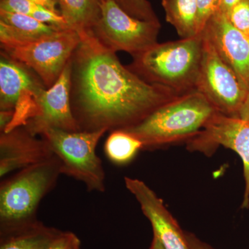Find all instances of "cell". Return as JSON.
Segmentation results:
<instances>
[{
  "label": "cell",
  "mask_w": 249,
  "mask_h": 249,
  "mask_svg": "<svg viewBox=\"0 0 249 249\" xmlns=\"http://www.w3.org/2000/svg\"><path fill=\"white\" fill-rule=\"evenodd\" d=\"M78 34L81 40L71 56V106L80 131L129 128L178 96L124 66L91 31Z\"/></svg>",
  "instance_id": "1"
},
{
  "label": "cell",
  "mask_w": 249,
  "mask_h": 249,
  "mask_svg": "<svg viewBox=\"0 0 249 249\" xmlns=\"http://www.w3.org/2000/svg\"><path fill=\"white\" fill-rule=\"evenodd\" d=\"M202 49V34L191 38L158 42L132 57L133 61L127 67L147 83L179 96L196 89Z\"/></svg>",
  "instance_id": "2"
},
{
  "label": "cell",
  "mask_w": 249,
  "mask_h": 249,
  "mask_svg": "<svg viewBox=\"0 0 249 249\" xmlns=\"http://www.w3.org/2000/svg\"><path fill=\"white\" fill-rule=\"evenodd\" d=\"M217 111L204 95L193 90L173 98L139 124L123 130L139 139L143 150L158 148L188 142Z\"/></svg>",
  "instance_id": "3"
},
{
  "label": "cell",
  "mask_w": 249,
  "mask_h": 249,
  "mask_svg": "<svg viewBox=\"0 0 249 249\" xmlns=\"http://www.w3.org/2000/svg\"><path fill=\"white\" fill-rule=\"evenodd\" d=\"M62 175L60 160L53 155L4 178L0 184V233L37 220L41 201Z\"/></svg>",
  "instance_id": "4"
},
{
  "label": "cell",
  "mask_w": 249,
  "mask_h": 249,
  "mask_svg": "<svg viewBox=\"0 0 249 249\" xmlns=\"http://www.w3.org/2000/svg\"><path fill=\"white\" fill-rule=\"evenodd\" d=\"M106 129L69 132L48 129L40 137L48 142L53 155L61 163L62 175L83 183L89 192L104 193L106 173L96 147Z\"/></svg>",
  "instance_id": "5"
},
{
  "label": "cell",
  "mask_w": 249,
  "mask_h": 249,
  "mask_svg": "<svg viewBox=\"0 0 249 249\" xmlns=\"http://www.w3.org/2000/svg\"><path fill=\"white\" fill-rule=\"evenodd\" d=\"M160 22L141 20L130 16L115 0L101 3V16L93 35L106 48L124 52L132 57L158 43Z\"/></svg>",
  "instance_id": "6"
},
{
  "label": "cell",
  "mask_w": 249,
  "mask_h": 249,
  "mask_svg": "<svg viewBox=\"0 0 249 249\" xmlns=\"http://www.w3.org/2000/svg\"><path fill=\"white\" fill-rule=\"evenodd\" d=\"M202 34V32H201ZM202 56L196 89L218 112L237 116L249 89L203 35Z\"/></svg>",
  "instance_id": "7"
},
{
  "label": "cell",
  "mask_w": 249,
  "mask_h": 249,
  "mask_svg": "<svg viewBox=\"0 0 249 249\" xmlns=\"http://www.w3.org/2000/svg\"><path fill=\"white\" fill-rule=\"evenodd\" d=\"M80 40L78 31L68 29L4 52L13 60L35 72L45 88H50L58 80Z\"/></svg>",
  "instance_id": "8"
},
{
  "label": "cell",
  "mask_w": 249,
  "mask_h": 249,
  "mask_svg": "<svg viewBox=\"0 0 249 249\" xmlns=\"http://www.w3.org/2000/svg\"><path fill=\"white\" fill-rule=\"evenodd\" d=\"M188 149L191 151L212 155L219 146L233 150L243 163L245 193L242 209L249 208V120L237 116L214 113L196 137L190 139Z\"/></svg>",
  "instance_id": "9"
},
{
  "label": "cell",
  "mask_w": 249,
  "mask_h": 249,
  "mask_svg": "<svg viewBox=\"0 0 249 249\" xmlns=\"http://www.w3.org/2000/svg\"><path fill=\"white\" fill-rule=\"evenodd\" d=\"M71 58L58 80L50 88L41 90L34 97L35 111L24 127L34 136L48 129L78 132L79 127L71 106Z\"/></svg>",
  "instance_id": "10"
},
{
  "label": "cell",
  "mask_w": 249,
  "mask_h": 249,
  "mask_svg": "<svg viewBox=\"0 0 249 249\" xmlns=\"http://www.w3.org/2000/svg\"><path fill=\"white\" fill-rule=\"evenodd\" d=\"M124 181L126 188L138 201L142 213L150 221L153 235L165 249H190L186 231L155 192L139 178L125 177Z\"/></svg>",
  "instance_id": "11"
},
{
  "label": "cell",
  "mask_w": 249,
  "mask_h": 249,
  "mask_svg": "<svg viewBox=\"0 0 249 249\" xmlns=\"http://www.w3.org/2000/svg\"><path fill=\"white\" fill-rule=\"evenodd\" d=\"M18 126L0 134V177L52 158L53 153L42 137Z\"/></svg>",
  "instance_id": "12"
},
{
  "label": "cell",
  "mask_w": 249,
  "mask_h": 249,
  "mask_svg": "<svg viewBox=\"0 0 249 249\" xmlns=\"http://www.w3.org/2000/svg\"><path fill=\"white\" fill-rule=\"evenodd\" d=\"M202 34L249 89V36L234 27L225 14L217 11Z\"/></svg>",
  "instance_id": "13"
},
{
  "label": "cell",
  "mask_w": 249,
  "mask_h": 249,
  "mask_svg": "<svg viewBox=\"0 0 249 249\" xmlns=\"http://www.w3.org/2000/svg\"><path fill=\"white\" fill-rule=\"evenodd\" d=\"M25 66L1 53L0 61V109L14 110L22 97L34 98L45 89L43 83L31 74Z\"/></svg>",
  "instance_id": "14"
},
{
  "label": "cell",
  "mask_w": 249,
  "mask_h": 249,
  "mask_svg": "<svg viewBox=\"0 0 249 249\" xmlns=\"http://www.w3.org/2000/svg\"><path fill=\"white\" fill-rule=\"evenodd\" d=\"M55 28L32 16L0 10V42L4 52L22 47L55 34Z\"/></svg>",
  "instance_id": "15"
},
{
  "label": "cell",
  "mask_w": 249,
  "mask_h": 249,
  "mask_svg": "<svg viewBox=\"0 0 249 249\" xmlns=\"http://www.w3.org/2000/svg\"><path fill=\"white\" fill-rule=\"evenodd\" d=\"M62 231L41 221L0 233V249H45Z\"/></svg>",
  "instance_id": "16"
},
{
  "label": "cell",
  "mask_w": 249,
  "mask_h": 249,
  "mask_svg": "<svg viewBox=\"0 0 249 249\" xmlns=\"http://www.w3.org/2000/svg\"><path fill=\"white\" fill-rule=\"evenodd\" d=\"M165 19L181 39L191 38L198 34L196 0H161Z\"/></svg>",
  "instance_id": "17"
},
{
  "label": "cell",
  "mask_w": 249,
  "mask_h": 249,
  "mask_svg": "<svg viewBox=\"0 0 249 249\" xmlns=\"http://www.w3.org/2000/svg\"><path fill=\"white\" fill-rule=\"evenodd\" d=\"M101 0H59L62 17L78 33L92 31L101 16Z\"/></svg>",
  "instance_id": "18"
},
{
  "label": "cell",
  "mask_w": 249,
  "mask_h": 249,
  "mask_svg": "<svg viewBox=\"0 0 249 249\" xmlns=\"http://www.w3.org/2000/svg\"><path fill=\"white\" fill-rule=\"evenodd\" d=\"M141 150H143L142 142L123 129L110 132L104 145L106 157L117 165L128 164Z\"/></svg>",
  "instance_id": "19"
},
{
  "label": "cell",
  "mask_w": 249,
  "mask_h": 249,
  "mask_svg": "<svg viewBox=\"0 0 249 249\" xmlns=\"http://www.w3.org/2000/svg\"><path fill=\"white\" fill-rule=\"evenodd\" d=\"M119 4L127 14L137 19L160 22L148 0H119Z\"/></svg>",
  "instance_id": "20"
},
{
  "label": "cell",
  "mask_w": 249,
  "mask_h": 249,
  "mask_svg": "<svg viewBox=\"0 0 249 249\" xmlns=\"http://www.w3.org/2000/svg\"><path fill=\"white\" fill-rule=\"evenodd\" d=\"M226 16L234 27L249 36V0H242Z\"/></svg>",
  "instance_id": "21"
},
{
  "label": "cell",
  "mask_w": 249,
  "mask_h": 249,
  "mask_svg": "<svg viewBox=\"0 0 249 249\" xmlns=\"http://www.w3.org/2000/svg\"><path fill=\"white\" fill-rule=\"evenodd\" d=\"M31 16L38 20L39 22L55 28L58 30L71 29L61 14L46 9L45 8L39 6Z\"/></svg>",
  "instance_id": "22"
},
{
  "label": "cell",
  "mask_w": 249,
  "mask_h": 249,
  "mask_svg": "<svg viewBox=\"0 0 249 249\" xmlns=\"http://www.w3.org/2000/svg\"><path fill=\"white\" fill-rule=\"evenodd\" d=\"M39 6L30 0H1L0 10L6 12L32 16Z\"/></svg>",
  "instance_id": "23"
},
{
  "label": "cell",
  "mask_w": 249,
  "mask_h": 249,
  "mask_svg": "<svg viewBox=\"0 0 249 249\" xmlns=\"http://www.w3.org/2000/svg\"><path fill=\"white\" fill-rule=\"evenodd\" d=\"M219 0H196L198 8L197 29L200 34L217 10Z\"/></svg>",
  "instance_id": "24"
},
{
  "label": "cell",
  "mask_w": 249,
  "mask_h": 249,
  "mask_svg": "<svg viewBox=\"0 0 249 249\" xmlns=\"http://www.w3.org/2000/svg\"><path fill=\"white\" fill-rule=\"evenodd\" d=\"M45 249H82L81 241L74 232L62 231Z\"/></svg>",
  "instance_id": "25"
},
{
  "label": "cell",
  "mask_w": 249,
  "mask_h": 249,
  "mask_svg": "<svg viewBox=\"0 0 249 249\" xmlns=\"http://www.w3.org/2000/svg\"><path fill=\"white\" fill-rule=\"evenodd\" d=\"M186 232L190 249H214L209 244L198 238L195 234L190 232L186 231Z\"/></svg>",
  "instance_id": "26"
},
{
  "label": "cell",
  "mask_w": 249,
  "mask_h": 249,
  "mask_svg": "<svg viewBox=\"0 0 249 249\" xmlns=\"http://www.w3.org/2000/svg\"><path fill=\"white\" fill-rule=\"evenodd\" d=\"M30 1L40 7L45 8L46 9L61 14L60 10L58 9V6L60 7L59 0H30Z\"/></svg>",
  "instance_id": "27"
},
{
  "label": "cell",
  "mask_w": 249,
  "mask_h": 249,
  "mask_svg": "<svg viewBox=\"0 0 249 249\" xmlns=\"http://www.w3.org/2000/svg\"><path fill=\"white\" fill-rule=\"evenodd\" d=\"M15 115L14 110L0 111V129L4 132L12 122Z\"/></svg>",
  "instance_id": "28"
},
{
  "label": "cell",
  "mask_w": 249,
  "mask_h": 249,
  "mask_svg": "<svg viewBox=\"0 0 249 249\" xmlns=\"http://www.w3.org/2000/svg\"><path fill=\"white\" fill-rule=\"evenodd\" d=\"M242 0H219L217 11L227 15L234 6L238 4Z\"/></svg>",
  "instance_id": "29"
},
{
  "label": "cell",
  "mask_w": 249,
  "mask_h": 249,
  "mask_svg": "<svg viewBox=\"0 0 249 249\" xmlns=\"http://www.w3.org/2000/svg\"><path fill=\"white\" fill-rule=\"evenodd\" d=\"M237 116L242 118V119L249 120V91L248 93H247L245 102H244L242 107H241L240 111H239Z\"/></svg>",
  "instance_id": "30"
},
{
  "label": "cell",
  "mask_w": 249,
  "mask_h": 249,
  "mask_svg": "<svg viewBox=\"0 0 249 249\" xmlns=\"http://www.w3.org/2000/svg\"><path fill=\"white\" fill-rule=\"evenodd\" d=\"M148 249H165V248L163 247V246L161 245L160 241L157 239V237L153 235L151 245H150Z\"/></svg>",
  "instance_id": "31"
},
{
  "label": "cell",
  "mask_w": 249,
  "mask_h": 249,
  "mask_svg": "<svg viewBox=\"0 0 249 249\" xmlns=\"http://www.w3.org/2000/svg\"><path fill=\"white\" fill-rule=\"evenodd\" d=\"M101 2H102V1H106V0H101ZM115 1H117V2L119 3V0H115Z\"/></svg>",
  "instance_id": "32"
},
{
  "label": "cell",
  "mask_w": 249,
  "mask_h": 249,
  "mask_svg": "<svg viewBox=\"0 0 249 249\" xmlns=\"http://www.w3.org/2000/svg\"><path fill=\"white\" fill-rule=\"evenodd\" d=\"M160 1H161V0H160Z\"/></svg>",
  "instance_id": "33"
}]
</instances>
